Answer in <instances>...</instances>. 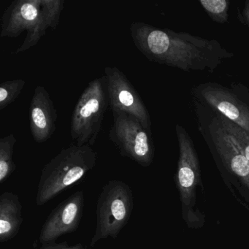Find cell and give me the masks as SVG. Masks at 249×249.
Segmentation results:
<instances>
[{"label": "cell", "instance_id": "6da1fadb", "mask_svg": "<svg viewBox=\"0 0 249 249\" xmlns=\"http://www.w3.org/2000/svg\"><path fill=\"white\" fill-rule=\"evenodd\" d=\"M129 31L134 44L146 59L182 71L213 72L234 56L218 40L157 28L147 23L132 22Z\"/></svg>", "mask_w": 249, "mask_h": 249}, {"label": "cell", "instance_id": "7a4b0ae2", "mask_svg": "<svg viewBox=\"0 0 249 249\" xmlns=\"http://www.w3.org/2000/svg\"><path fill=\"white\" fill-rule=\"evenodd\" d=\"M64 8V0H15L2 14L0 37L14 38L27 32L14 53H24L36 46L49 29L56 30Z\"/></svg>", "mask_w": 249, "mask_h": 249}, {"label": "cell", "instance_id": "3957f363", "mask_svg": "<svg viewBox=\"0 0 249 249\" xmlns=\"http://www.w3.org/2000/svg\"><path fill=\"white\" fill-rule=\"evenodd\" d=\"M198 130L217 161L249 191V161L222 115L193 98Z\"/></svg>", "mask_w": 249, "mask_h": 249}, {"label": "cell", "instance_id": "277c9868", "mask_svg": "<svg viewBox=\"0 0 249 249\" xmlns=\"http://www.w3.org/2000/svg\"><path fill=\"white\" fill-rule=\"evenodd\" d=\"M97 160V153L89 145L75 144L62 149L42 169L36 205L43 206L79 181L94 169Z\"/></svg>", "mask_w": 249, "mask_h": 249}, {"label": "cell", "instance_id": "5b68a950", "mask_svg": "<svg viewBox=\"0 0 249 249\" xmlns=\"http://www.w3.org/2000/svg\"><path fill=\"white\" fill-rule=\"evenodd\" d=\"M109 104L106 76L89 82L80 96L71 121V135L77 145L95 144Z\"/></svg>", "mask_w": 249, "mask_h": 249}, {"label": "cell", "instance_id": "8992f818", "mask_svg": "<svg viewBox=\"0 0 249 249\" xmlns=\"http://www.w3.org/2000/svg\"><path fill=\"white\" fill-rule=\"evenodd\" d=\"M134 208V196L129 184L119 180L107 182L97 199L95 232L90 246L111 237L116 239L129 222Z\"/></svg>", "mask_w": 249, "mask_h": 249}, {"label": "cell", "instance_id": "52a82bcc", "mask_svg": "<svg viewBox=\"0 0 249 249\" xmlns=\"http://www.w3.org/2000/svg\"><path fill=\"white\" fill-rule=\"evenodd\" d=\"M113 124L109 139L116 145L122 157L129 159L142 167H148L154 158L152 134L141 122L124 112H113Z\"/></svg>", "mask_w": 249, "mask_h": 249}, {"label": "cell", "instance_id": "ba28073f", "mask_svg": "<svg viewBox=\"0 0 249 249\" xmlns=\"http://www.w3.org/2000/svg\"><path fill=\"white\" fill-rule=\"evenodd\" d=\"M192 96L249 134V89L247 87L233 84L229 88L217 83L207 82L194 88Z\"/></svg>", "mask_w": 249, "mask_h": 249}, {"label": "cell", "instance_id": "9c48e42d", "mask_svg": "<svg viewBox=\"0 0 249 249\" xmlns=\"http://www.w3.org/2000/svg\"><path fill=\"white\" fill-rule=\"evenodd\" d=\"M105 76L107 80L109 104L112 111L124 112L134 116L152 134L149 112L124 73L116 67H107L105 69Z\"/></svg>", "mask_w": 249, "mask_h": 249}, {"label": "cell", "instance_id": "30bf717a", "mask_svg": "<svg viewBox=\"0 0 249 249\" xmlns=\"http://www.w3.org/2000/svg\"><path fill=\"white\" fill-rule=\"evenodd\" d=\"M176 135L179 147L178 161L177 184L183 206V216L189 215V223H192L189 210L192 208L195 197V190L200 177L197 153L192 138L186 129L176 124Z\"/></svg>", "mask_w": 249, "mask_h": 249}, {"label": "cell", "instance_id": "8fae6325", "mask_svg": "<svg viewBox=\"0 0 249 249\" xmlns=\"http://www.w3.org/2000/svg\"><path fill=\"white\" fill-rule=\"evenodd\" d=\"M84 193L78 190L59 204L49 214L40 230V244L55 243L57 239L77 231L84 215Z\"/></svg>", "mask_w": 249, "mask_h": 249}, {"label": "cell", "instance_id": "7c38bea8", "mask_svg": "<svg viewBox=\"0 0 249 249\" xmlns=\"http://www.w3.org/2000/svg\"><path fill=\"white\" fill-rule=\"evenodd\" d=\"M57 111L49 91L38 86L35 89L30 107V129L35 142L43 143L56 129Z\"/></svg>", "mask_w": 249, "mask_h": 249}, {"label": "cell", "instance_id": "4fadbf2b", "mask_svg": "<svg viewBox=\"0 0 249 249\" xmlns=\"http://www.w3.org/2000/svg\"><path fill=\"white\" fill-rule=\"evenodd\" d=\"M19 196L11 192L0 196V242L6 243L17 237L24 222Z\"/></svg>", "mask_w": 249, "mask_h": 249}, {"label": "cell", "instance_id": "5bb4252c", "mask_svg": "<svg viewBox=\"0 0 249 249\" xmlns=\"http://www.w3.org/2000/svg\"><path fill=\"white\" fill-rule=\"evenodd\" d=\"M17 139L11 133L0 139V183L2 184L14 173L17 165L14 161V148Z\"/></svg>", "mask_w": 249, "mask_h": 249}, {"label": "cell", "instance_id": "9a60e30c", "mask_svg": "<svg viewBox=\"0 0 249 249\" xmlns=\"http://www.w3.org/2000/svg\"><path fill=\"white\" fill-rule=\"evenodd\" d=\"M199 4L210 18L218 24H225L229 18L228 0H200Z\"/></svg>", "mask_w": 249, "mask_h": 249}, {"label": "cell", "instance_id": "2e32d148", "mask_svg": "<svg viewBox=\"0 0 249 249\" xmlns=\"http://www.w3.org/2000/svg\"><path fill=\"white\" fill-rule=\"evenodd\" d=\"M25 84L23 79L4 81L0 84V110L6 108L18 98Z\"/></svg>", "mask_w": 249, "mask_h": 249}, {"label": "cell", "instance_id": "e0dca14e", "mask_svg": "<svg viewBox=\"0 0 249 249\" xmlns=\"http://www.w3.org/2000/svg\"><path fill=\"white\" fill-rule=\"evenodd\" d=\"M222 117L226 124L228 126L230 130L231 131V133L235 137L237 142L240 144V148H241L243 154L249 161V134L246 130L240 127L238 125L229 120L227 118H226L223 115Z\"/></svg>", "mask_w": 249, "mask_h": 249}, {"label": "cell", "instance_id": "ac0fdd59", "mask_svg": "<svg viewBox=\"0 0 249 249\" xmlns=\"http://www.w3.org/2000/svg\"><path fill=\"white\" fill-rule=\"evenodd\" d=\"M39 249H88L85 245L81 243L76 244L70 245L68 242L62 243H52L48 244L41 245Z\"/></svg>", "mask_w": 249, "mask_h": 249}, {"label": "cell", "instance_id": "d6986e66", "mask_svg": "<svg viewBox=\"0 0 249 249\" xmlns=\"http://www.w3.org/2000/svg\"><path fill=\"white\" fill-rule=\"evenodd\" d=\"M238 19L249 27V0H246L244 8L241 12H238Z\"/></svg>", "mask_w": 249, "mask_h": 249}]
</instances>
